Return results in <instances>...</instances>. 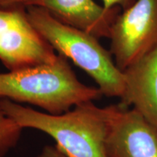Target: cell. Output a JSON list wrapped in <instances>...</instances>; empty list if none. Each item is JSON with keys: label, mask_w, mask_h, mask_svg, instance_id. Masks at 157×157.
<instances>
[{"label": "cell", "mask_w": 157, "mask_h": 157, "mask_svg": "<svg viewBox=\"0 0 157 157\" xmlns=\"http://www.w3.org/2000/svg\"><path fill=\"white\" fill-rule=\"evenodd\" d=\"M1 103L5 112L23 129H38L52 137L67 157H108L106 140L117 105L101 108L87 101L53 115L5 98Z\"/></svg>", "instance_id": "cell-1"}, {"label": "cell", "mask_w": 157, "mask_h": 157, "mask_svg": "<svg viewBox=\"0 0 157 157\" xmlns=\"http://www.w3.org/2000/svg\"><path fill=\"white\" fill-rule=\"evenodd\" d=\"M102 96L98 87L82 83L68 59L59 54L52 63L0 73V98L36 105L50 114H62Z\"/></svg>", "instance_id": "cell-2"}, {"label": "cell", "mask_w": 157, "mask_h": 157, "mask_svg": "<svg viewBox=\"0 0 157 157\" xmlns=\"http://www.w3.org/2000/svg\"><path fill=\"white\" fill-rule=\"evenodd\" d=\"M25 8L31 24L58 54L84 71L96 82L103 95L121 98L125 85L124 73L99 39L64 24L40 7Z\"/></svg>", "instance_id": "cell-3"}, {"label": "cell", "mask_w": 157, "mask_h": 157, "mask_svg": "<svg viewBox=\"0 0 157 157\" xmlns=\"http://www.w3.org/2000/svg\"><path fill=\"white\" fill-rule=\"evenodd\" d=\"M54 49L39 34L18 5H0V61L9 71L52 63Z\"/></svg>", "instance_id": "cell-4"}, {"label": "cell", "mask_w": 157, "mask_h": 157, "mask_svg": "<svg viewBox=\"0 0 157 157\" xmlns=\"http://www.w3.org/2000/svg\"><path fill=\"white\" fill-rule=\"evenodd\" d=\"M113 60L121 71L157 47V0H135L121 10L109 37Z\"/></svg>", "instance_id": "cell-5"}, {"label": "cell", "mask_w": 157, "mask_h": 157, "mask_svg": "<svg viewBox=\"0 0 157 157\" xmlns=\"http://www.w3.org/2000/svg\"><path fill=\"white\" fill-rule=\"evenodd\" d=\"M106 154L108 157H157V129L135 109L117 104Z\"/></svg>", "instance_id": "cell-6"}, {"label": "cell", "mask_w": 157, "mask_h": 157, "mask_svg": "<svg viewBox=\"0 0 157 157\" xmlns=\"http://www.w3.org/2000/svg\"><path fill=\"white\" fill-rule=\"evenodd\" d=\"M11 4L40 7L64 24L98 39H109L113 23L121 12V7L107 9L94 0H15Z\"/></svg>", "instance_id": "cell-7"}, {"label": "cell", "mask_w": 157, "mask_h": 157, "mask_svg": "<svg viewBox=\"0 0 157 157\" xmlns=\"http://www.w3.org/2000/svg\"><path fill=\"white\" fill-rule=\"evenodd\" d=\"M120 104L138 112L157 129V47L123 71Z\"/></svg>", "instance_id": "cell-8"}, {"label": "cell", "mask_w": 157, "mask_h": 157, "mask_svg": "<svg viewBox=\"0 0 157 157\" xmlns=\"http://www.w3.org/2000/svg\"><path fill=\"white\" fill-rule=\"evenodd\" d=\"M0 98V157H5L17 146L23 128L4 111Z\"/></svg>", "instance_id": "cell-9"}, {"label": "cell", "mask_w": 157, "mask_h": 157, "mask_svg": "<svg viewBox=\"0 0 157 157\" xmlns=\"http://www.w3.org/2000/svg\"><path fill=\"white\" fill-rule=\"evenodd\" d=\"M103 6L107 9H111L115 7H121V10L130 7L135 0H101Z\"/></svg>", "instance_id": "cell-10"}, {"label": "cell", "mask_w": 157, "mask_h": 157, "mask_svg": "<svg viewBox=\"0 0 157 157\" xmlns=\"http://www.w3.org/2000/svg\"><path fill=\"white\" fill-rule=\"evenodd\" d=\"M37 157H67L56 146H46Z\"/></svg>", "instance_id": "cell-11"}, {"label": "cell", "mask_w": 157, "mask_h": 157, "mask_svg": "<svg viewBox=\"0 0 157 157\" xmlns=\"http://www.w3.org/2000/svg\"><path fill=\"white\" fill-rule=\"evenodd\" d=\"M15 0H0V5H10L12 2H13Z\"/></svg>", "instance_id": "cell-12"}]
</instances>
